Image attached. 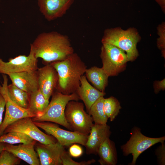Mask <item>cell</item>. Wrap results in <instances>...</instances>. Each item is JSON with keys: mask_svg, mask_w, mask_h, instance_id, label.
<instances>
[{"mask_svg": "<svg viewBox=\"0 0 165 165\" xmlns=\"http://www.w3.org/2000/svg\"><path fill=\"white\" fill-rule=\"evenodd\" d=\"M30 48L37 58L48 63L63 60L74 53L68 36L54 31L39 34Z\"/></svg>", "mask_w": 165, "mask_h": 165, "instance_id": "6da1fadb", "label": "cell"}, {"mask_svg": "<svg viewBox=\"0 0 165 165\" xmlns=\"http://www.w3.org/2000/svg\"><path fill=\"white\" fill-rule=\"evenodd\" d=\"M50 64L58 75L57 91L65 95L76 92L80 84L81 77L87 69L85 63L79 55L73 53L63 60Z\"/></svg>", "mask_w": 165, "mask_h": 165, "instance_id": "7a4b0ae2", "label": "cell"}, {"mask_svg": "<svg viewBox=\"0 0 165 165\" xmlns=\"http://www.w3.org/2000/svg\"><path fill=\"white\" fill-rule=\"evenodd\" d=\"M141 37L137 29L133 27L123 30L120 27L107 28L105 30L101 42L114 45L126 53L128 61L136 60L139 55L138 43Z\"/></svg>", "mask_w": 165, "mask_h": 165, "instance_id": "3957f363", "label": "cell"}, {"mask_svg": "<svg viewBox=\"0 0 165 165\" xmlns=\"http://www.w3.org/2000/svg\"><path fill=\"white\" fill-rule=\"evenodd\" d=\"M80 100L76 92L65 95L57 91L54 92L51 101L44 111L39 116L32 118L34 122H49L60 125L72 130L65 117L64 112L68 103Z\"/></svg>", "mask_w": 165, "mask_h": 165, "instance_id": "277c9868", "label": "cell"}, {"mask_svg": "<svg viewBox=\"0 0 165 165\" xmlns=\"http://www.w3.org/2000/svg\"><path fill=\"white\" fill-rule=\"evenodd\" d=\"M64 116L72 130L89 135L94 124L91 116L84 110L83 103L78 101H69L65 107Z\"/></svg>", "mask_w": 165, "mask_h": 165, "instance_id": "5b68a950", "label": "cell"}, {"mask_svg": "<svg viewBox=\"0 0 165 165\" xmlns=\"http://www.w3.org/2000/svg\"><path fill=\"white\" fill-rule=\"evenodd\" d=\"M100 55L102 69L109 76L117 75L125 69L128 61L126 53L113 45L102 43Z\"/></svg>", "mask_w": 165, "mask_h": 165, "instance_id": "8992f818", "label": "cell"}, {"mask_svg": "<svg viewBox=\"0 0 165 165\" xmlns=\"http://www.w3.org/2000/svg\"><path fill=\"white\" fill-rule=\"evenodd\" d=\"M131 136L127 143L121 146L124 156L130 154L133 156V160L130 165L135 164L137 158L143 152L158 143L164 142L165 137L158 138L148 137L144 135L141 129L137 127H134L131 133Z\"/></svg>", "mask_w": 165, "mask_h": 165, "instance_id": "52a82bcc", "label": "cell"}, {"mask_svg": "<svg viewBox=\"0 0 165 165\" xmlns=\"http://www.w3.org/2000/svg\"><path fill=\"white\" fill-rule=\"evenodd\" d=\"M3 83L0 85V93L5 100L6 111L4 119L0 125V136L3 134L6 128L13 122L23 118L36 116L28 108L20 107L10 99L7 91L8 79L5 75H3Z\"/></svg>", "mask_w": 165, "mask_h": 165, "instance_id": "ba28073f", "label": "cell"}, {"mask_svg": "<svg viewBox=\"0 0 165 165\" xmlns=\"http://www.w3.org/2000/svg\"><path fill=\"white\" fill-rule=\"evenodd\" d=\"M34 122L38 127L53 136L64 147H70L75 143L85 146L87 141L88 135L64 130L56 124L49 122Z\"/></svg>", "mask_w": 165, "mask_h": 165, "instance_id": "9c48e42d", "label": "cell"}, {"mask_svg": "<svg viewBox=\"0 0 165 165\" xmlns=\"http://www.w3.org/2000/svg\"><path fill=\"white\" fill-rule=\"evenodd\" d=\"M14 131L23 133L37 141L44 144H53L57 141L52 136L41 131L31 117L20 119L10 124L5 129L3 134Z\"/></svg>", "mask_w": 165, "mask_h": 165, "instance_id": "30bf717a", "label": "cell"}, {"mask_svg": "<svg viewBox=\"0 0 165 165\" xmlns=\"http://www.w3.org/2000/svg\"><path fill=\"white\" fill-rule=\"evenodd\" d=\"M38 60L30 48L29 55H20L5 62L0 58V73L8 75L25 71L36 70Z\"/></svg>", "mask_w": 165, "mask_h": 165, "instance_id": "8fae6325", "label": "cell"}, {"mask_svg": "<svg viewBox=\"0 0 165 165\" xmlns=\"http://www.w3.org/2000/svg\"><path fill=\"white\" fill-rule=\"evenodd\" d=\"M41 165H62L61 156L65 147L58 141L44 144L37 141L35 145Z\"/></svg>", "mask_w": 165, "mask_h": 165, "instance_id": "7c38bea8", "label": "cell"}, {"mask_svg": "<svg viewBox=\"0 0 165 165\" xmlns=\"http://www.w3.org/2000/svg\"><path fill=\"white\" fill-rule=\"evenodd\" d=\"M74 0H38L40 12L49 21L62 16L66 13Z\"/></svg>", "mask_w": 165, "mask_h": 165, "instance_id": "4fadbf2b", "label": "cell"}, {"mask_svg": "<svg viewBox=\"0 0 165 165\" xmlns=\"http://www.w3.org/2000/svg\"><path fill=\"white\" fill-rule=\"evenodd\" d=\"M37 71L39 89L49 100L56 88L58 79V73L50 64L38 68Z\"/></svg>", "mask_w": 165, "mask_h": 165, "instance_id": "5bb4252c", "label": "cell"}, {"mask_svg": "<svg viewBox=\"0 0 165 165\" xmlns=\"http://www.w3.org/2000/svg\"><path fill=\"white\" fill-rule=\"evenodd\" d=\"M110 129V127L107 124H94L88 135L87 141L84 146L87 154H97L100 145L110 136L111 131Z\"/></svg>", "mask_w": 165, "mask_h": 165, "instance_id": "9a60e30c", "label": "cell"}, {"mask_svg": "<svg viewBox=\"0 0 165 165\" xmlns=\"http://www.w3.org/2000/svg\"><path fill=\"white\" fill-rule=\"evenodd\" d=\"M8 75L12 84L29 94L39 89L37 70L23 71Z\"/></svg>", "mask_w": 165, "mask_h": 165, "instance_id": "2e32d148", "label": "cell"}, {"mask_svg": "<svg viewBox=\"0 0 165 165\" xmlns=\"http://www.w3.org/2000/svg\"><path fill=\"white\" fill-rule=\"evenodd\" d=\"M36 142L35 141L29 143H20L17 145L6 143L4 149L30 165H39L40 160L34 147Z\"/></svg>", "mask_w": 165, "mask_h": 165, "instance_id": "e0dca14e", "label": "cell"}, {"mask_svg": "<svg viewBox=\"0 0 165 165\" xmlns=\"http://www.w3.org/2000/svg\"><path fill=\"white\" fill-rule=\"evenodd\" d=\"M80 83L76 92L80 100L83 101L88 113L94 103L99 97L105 95V94L91 85L87 81L86 76L83 75L81 77Z\"/></svg>", "mask_w": 165, "mask_h": 165, "instance_id": "ac0fdd59", "label": "cell"}, {"mask_svg": "<svg viewBox=\"0 0 165 165\" xmlns=\"http://www.w3.org/2000/svg\"><path fill=\"white\" fill-rule=\"evenodd\" d=\"M98 162L101 165H116L117 154L115 144L109 138L106 139L99 147L97 153Z\"/></svg>", "mask_w": 165, "mask_h": 165, "instance_id": "d6986e66", "label": "cell"}, {"mask_svg": "<svg viewBox=\"0 0 165 165\" xmlns=\"http://www.w3.org/2000/svg\"><path fill=\"white\" fill-rule=\"evenodd\" d=\"M85 73L86 79L95 88L101 91L105 92L108 85L109 76L102 68L94 66L87 68Z\"/></svg>", "mask_w": 165, "mask_h": 165, "instance_id": "ffe728a7", "label": "cell"}, {"mask_svg": "<svg viewBox=\"0 0 165 165\" xmlns=\"http://www.w3.org/2000/svg\"><path fill=\"white\" fill-rule=\"evenodd\" d=\"M49 103L39 89L29 94L28 108L32 113L38 116L46 108Z\"/></svg>", "mask_w": 165, "mask_h": 165, "instance_id": "44dd1931", "label": "cell"}, {"mask_svg": "<svg viewBox=\"0 0 165 165\" xmlns=\"http://www.w3.org/2000/svg\"><path fill=\"white\" fill-rule=\"evenodd\" d=\"M7 91L10 99L20 107L28 108L29 94L12 83L7 86Z\"/></svg>", "mask_w": 165, "mask_h": 165, "instance_id": "7402d4cb", "label": "cell"}, {"mask_svg": "<svg viewBox=\"0 0 165 165\" xmlns=\"http://www.w3.org/2000/svg\"><path fill=\"white\" fill-rule=\"evenodd\" d=\"M104 96L99 97L92 105L88 112L92 117L95 124H107L108 118L104 109Z\"/></svg>", "mask_w": 165, "mask_h": 165, "instance_id": "603a6c76", "label": "cell"}, {"mask_svg": "<svg viewBox=\"0 0 165 165\" xmlns=\"http://www.w3.org/2000/svg\"><path fill=\"white\" fill-rule=\"evenodd\" d=\"M35 141L27 135L17 132H9L0 136V142L11 145L29 143Z\"/></svg>", "mask_w": 165, "mask_h": 165, "instance_id": "cb8c5ba5", "label": "cell"}, {"mask_svg": "<svg viewBox=\"0 0 165 165\" xmlns=\"http://www.w3.org/2000/svg\"><path fill=\"white\" fill-rule=\"evenodd\" d=\"M121 107L118 100L113 97L105 98L104 109L108 119L112 121L118 115Z\"/></svg>", "mask_w": 165, "mask_h": 165, "instance_id": "d4e9b609", "label": "cell"}, {"mask_svg": "<svg viewBox=\"0 0 165 165\" xmlns=\"http://www.w3.org/2000/svg\"><path fill=\"white\" fill-rule=\"evenodd\" d=\"M20 159L12 152L3 150L0 154V165H16L20 163Z\"/></svg>", "mask_w": 165, "mask_h": 165, "instance_id": "484cf974", "label": "cell"}, {"mask_svg": "<svg viewBox=\"0 0 165 165\" xmlns=\"http://www.w3.org/2000/svg\"><path fill=\"white\" fill-rule=\"evenodd\" d=\"M159 37L157 39V45L161 51L162 56H165V22H162L157 28Z\"/></svg>", "mask_w": 165, "mask_h": 165, "instance_id": "4316f807", "label": "cell"}, {"mask_svg": "<svg viewBox=\"0 0 165 165\" xmlns=\"http://www.w3.org/2000/svg\"><path fill=\"white\" fill-rule=\"evenodd\" d=\"M61 160L62 165H90L96 162L93 159L87 161L76 162L72 159L68 152L65 150L61 156Z\"/></svg>", "mask_w": 165, "mask_h": 165, "instance_id": "83f0119b", "label": "cell"}, {"mask_svg": "<svg viewBox=\"0 0 165 165\" xmlns=\"http://www.w3.org/2000/svg\"><path fill=\"white\" fill-rule=\"evenodd\" d=\"M161 143V145L156 149L155 154L157 156L159 164L161 165H164L165 164V146L164 142Z\"/></svg>", "mask_w": 165, "mask_h": 165, "instance_id": "f1b7e54d", "label": "cell"}, {"mask_svg": "<svg viewBox=\"0 0 165 165\" xmlns=\"http://www.w3.org/2000/svg\"><path fill=\"white\" fill-rule=\"evenodd\" d=\"M68 152L72 157H78L82 155L83 151L82 148L79 145L75 143L70 146Z\"/></svg>", "mask_w": 165, "mask_h": 165, "instance_id": "f546056e", "label": "cell"}, {"mask_svg": "<svg viewBox=\"0 0 165 165\" xmlns=\"http://www.w3.org/2000/svg\"><path fill=\"white\" fill-rule=\"evenodd\" d=\"M154 91L157 93L161 90H164L165 88V79L160 81H156L154 85Z\"/></svg>", "mask_w": 165, "mask_h": 165, "instance_id": "4dcf8cb0", "label": "cell"}, {"mask_svg": "<svg viewBox=\"0 0 165 165\" xmlns=\"http://www.w3.org/2000/svg\"><path fill=\"white\" fill-rule=\"evenodd\" d=\"M6 105L5 99L0 93V125L2 122V118L3 112Z\"/></svg>", "mask_w": 165, "mask_h": 165, "instance_id": "1f68e13d", "label": "cell"}, {"mask_svg": "<svg viewBox=\"0 0 165 165\" xmlns=\"http://www.w3.org/2000/svg\"><path fill=\"white\" fill-rule=\"evenodd\" d=\"M159 5L164 13H165V0H155Z\"/></svg>", "mask_w": 165, "mask_h": 165, "instance_id": "d6a6232c", "label": "cell"}, {"mask_svg": "<svg viewBox=\"0 0 165 165\" xmlns=\"http://www.w3.org/2000/svg\"><path fill=\"white\" fill-rule=\"evenodd\" d=\"M6 143L0 142V154L2 151L4 149Z\"/></svg>", "mask_w": 165, "mask_h": 165, "instance_id": "836d02e7", "label": "cell"}, {"mask_svg": "<svg viewBox=\"0 0 165 165\" xmlns=\"http://www.w3.org/2000/svg\"></svg>", "mask_w": 165, "mask_h": 165, "instance_id": "e575fe53", "label": "cell"}]
</instances>
